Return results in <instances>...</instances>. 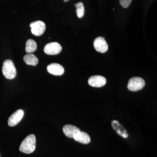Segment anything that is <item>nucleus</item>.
<instances>
[{"label": "nucleus", "mask_w": 157, "mask_h": 157, "mask_svg": "<svg viewBox=\"0 0 157 157\" xmlns=\"http://www.w3.org/2000/svg\"><path fill=\"white\" fill-rule=\"evenodd\" d=\"M32 33L36 36H40L44 33L46 29L45 23L41 21H37L30 25Z\"/></svg>", "instance_id": "obj_4"}, {"label": "nucleus", "mask_w": 157, "mask_h": 157, "mask_svg": "<svg viewBox=\"0 0 157 157\" xmlns=\"http://www.w3.org/2000/svg\"><path fill=\"white\" fill-rule=\"evenodd\" d=\"M36 142L35 135L32 134L29 135L21 142L19 147L20 151L25 154L33 152L36 148Z\"/></svg>", "instance_id": "obj_1"}, {"label": "nucleus", "mask_w": 157, "mask_h": 157, "mask_svg": "<svg viewBox=\"0 0 157 157\" xmlns=\"http://www.w3.org/2000/svg\"><path fill=\"white\" fill-rule=\"evenodd\" d=\"M111 125L113 128L119 135L124 138H127L128 137V134L126 130L117 121H113Z\"/></svg>", "instance_id": "obj_10"}, {"label": "nucleus", "mask_w": 157, "mask_h": 157, "mask_svg": "<svg viewBox=\"0 0 157 157\" xmlns=\"http://www.w3.org/2000/svg\"><path fill=\"white\" fill-rule=\"evenodd\" d=\"M47 70L48 73L56 76H61L64 73V69L63 66L56 63L48 65Z\"/></svg>", "instance_id": "obj_9"}, {"label": "nucleus", "mask_w": 157, "mask_h": 157, "mask_svg": "<svg viewBox=\"0 0 157 157\" xmlns=\"http://www.w3.org/2000/svg\"><path fill=\"white\" fill-rule=\"evenodd\" d=\"M24 112L21 109H19L14 112L8 120V124L9 126L13 127L16 125L21 120L23 117Z\"/></svg>", "instance_id": "obj_8"}, {"label": "nucleus", "mask_w": 157, "mask_h": 157, "mask_svg": "<svg viewBox=\"0 0 157 157\" xmlns=\"http://www.w3.org/2000/svg\"><path fill=\"white\" fill-rule=\"evenodd\" d=\"M61 45L56 42H51L46 44L44 47V51L48 55H56L61 52Z\"/></svg>", "instance_id": "obj_5"}, {"label": "nucleus", "mask_w": 157, "mask_h": 157, "mask_svg": "<svg viewBox=\"0 0 157 157\" xmlns=\"http://www.w3.org/2000/svg\"><path fill=\"white\" fill-rule=\"evenodd\" d=\"M145 86V81L140 77L130 78L128 85V89L132 91H137L142 89Z\"/></svg>", "instance_id": "obj_3"}, {"label": "nucleus", "mask_w": 157, "mask_h": 157, "mask_svg": "<svg viewBox=\"0 0 157 157\" xmlns=\"http://www.w3.org/2000/svg\"><path fill=\"white\" fill-rule=\"evenodd\" d=\"M94 45L95 49L98 52L104 53L108 50V44L103 37H99L96 38L94 41Z\"/></svg>", "instance_id": "obj_6"}, {"label": "nucleus", "mask_w": 157, "mask_h": 157, "mask_svg": "<svg viewBox=\"0 0 157 157\" xmlns=\"http://www.w3.org/2000/svg\"><path fill=\"white\" fill-rule=\"evenodd\" d=\"M24 60L25 63L31 66H36L39 62V59L35 55L29 53L24 57Z\"/></svg>", "instance_id": "obj_13"}, {"label": "nucleus", "mask_w": 157, "mask_h": 157, "mask_svg": "<svg viewBox=\"0 0 157 157\" xmlns=\"http://www.w3.org/2000/svg\"><path fill=\"white\" fill-rule=\"evenodd\" d=\"M107 83V79L104 77L99 75L91 76L88 79V83L90 86L94 87H101Z\"/></svg>", "instance_id": "obj_7"}, {"label": "nucleus", "mask_w": 157, "mask_h": 157, "mask_svg": "<svg viewBox=\"0 0 157 157\" xmlns=\"http://www.w3.org/2000/svg\"><path fill=\"white\" fill-rule=\"evenodd\" d=\"M76 8V12L77 17L81 18L83 17L85 13V9L83 3L81 2H78L77 4H74Z\"/></svg>", "instance_id": "obj_15"}, {"label": "nucleus", "mask_w": 157, "mask_h": 157, "mask_svg": "<svg viewBox=\"0 0 157 157\" xmlns=\"http://www.w3.org/2000/svg\"><path fill=\"white\" fill-rule=\"evenodd\" d=\"M2 71L3 75L8 79H13L16 77L17 74L14 63L10 59H7L4 61Z\"/></svg>", "instance_id": "obj_2"}, {"label": "nucleus", "mask_w": 157, "mask_h": 157, "mask_svg": "<svg viewBox=\"0 0 157 157\" xmlns=\"http://www.w3.org/2000/svg\"><path fill=\"white\" fill-rule=\"evenodd\" d=\"M37 43L34 40L29 39L26 43L25 51L28 53L33 52L37 49Z\"/></svg>", "instance_id": "obj_14"}, {"label": "nucleus", "mask_w": 157, "mask_h": 157, "mask_svg": "<svg viewBox=\"0 0 157 157\" xmlns=\"http://www.w3.org/2000/svg\"><path fill=\"white\" fill-rule=\"evenodd\" d=\"M65 2H67V1H69V0H64Z\"/></svg>", "instance_id": "obj_17"}, {"label": "nucleus", "mask_w": 157, "mask_h": 157, "mask_svg": "<svg viewBox=\"0 0 157 157\" xmlns=\"http://www.w3.org/2000/svg\"><path fill=\"white\" fill-rule=\"evenodd\" d=\"M73 138L76 141L84 144H87L90 143L91 141L89 135L86 132L81 131L77 133Z\"/></svg>", "instance_id": "obj_12"}, {"label": "nucleus", "mask_w": 157, "mask_h": 157, "mask_svg": "<svg viewBox=\"0 0 157 157\" xmlns=\"http://www.w3.org/2000/svg\"><path fill=\"white\" fill-rule=\"evenodd\" d=\"M132 2V0H119L120 4L124 8H128Z\"/></svg>", "instance_id": "obj_16"}, {"label": "nucleus", "mask_w": 157, "mask_h": 157, "mask_svg": "<svg viewBox=\"0 0 157 157\" xmlns=\"http://www.w3.org/2000/svg\"><path fill=\"white\" fill-rule=\"evenodd\" d=\"M78 128L72 125H66L63 128V132L67 137L73 138L78 132H80Z\"/></svg>", "instance_id": "obj_11"}]
</instances>
